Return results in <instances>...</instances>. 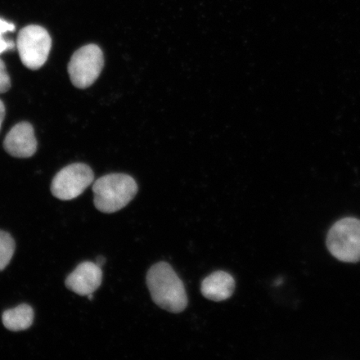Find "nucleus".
Segmentation results:
<instances>
[{
	"label": "nucleus",
	"mask_w": 360,
	"mask_h": 360,
	"mask_svg": "<svg viewBox=\"0 0 360 360\" xmlns=\"http://www.w3.org/2000/svg\"><path fill=\"white\" fill-rule=\"evenodd\" d=\"M146 283L153 301L161 309L174 314L186 309V288L169 264L160 262L153 265L147 273Z\"/></svg>",
	"instance_id": "obj_1"
},
{
	"label": "nucleus",
	"mask_w": 360,
	"mask_h": 360,
	"mask_svg": "<svg viewBox=\"0 0 360 360\" xmlns=\"http://www.w3.org/2000/svg\"><path fill=\"white\" fill-rule=\"evenodd\" d=\"M94 204L105 214L118 212L127 206L138 193L136 181L125 174H110L93 184Z\"/></svg>",
	"instance_id": "obj_2"
},
{
	"label": "nucleus",
	"mask_w": 360,
	"mask_h": 360,
	"mask_svg": "<svg viewBox=\"0 0 360 360\" xmlns=\"http://www.w3.org/2000/svg\"><path fill=\"white\" fill-rule=\"evenodd\" d=\"M326 245L334 257L343 262L360 260V220L349 217L337 221L328 231Z\"/></svg>",
	"instance_id": "obj_3"
},
{
	"label": "nucleus",
	"mask_w": 360,
	"mask_h": 360,
	"mask_svg": "<svg viewBox=\"0 0 360 360\" xmlns=\"http://www.w3.org/2000/svg\"><path fill=\"white\" fill-rule=\"evenodd\" d=\"M51 46V35L41 26H26L18 35L17 49L22 65L28 69H40L47 61Z\"/></svg>",
	"instance_id": "obj_4"
},
{
	"label": "nucleus",
	"mask_w": 360,
	"mask_h": 360,
	"mask_svg": "<svg viewBox=\"0 0 360 360\" xmlns=\"http://www.w3.org/2000/svg\"><path fill=\"white\" fill-rule=\"evenodd\" d=\"M105 58L101 49L96 44H88L80 48L70 58L68 71L72 84L76 88L86 89L100 77Z\"/></svg>",
	"instance_id": "obj_5"
},
{
	"label": "nucleus",
	"mask_w": 360,
	"mask_h": 360,
	"mask_svg": "<svg viewBox=\"0 0 360 360\" xmlns=\"http://www.w3.org/2000/svg\"><path fill=\"white\" fill-rule=\"evenodd\" d=\"M94 174L89 165L76 163L61 169L51 184V193L60 200H72L82 195L94 182Z\"/></svg>",
	"instance_id": "obj_6"
},
{
	"label": "nucleus",
	"mask_w": 360,
	"mask_h": 360,
	"mask_svg": "<svg viewBox=\"0 0 360 360\" xmlns=\"http://www.w3.org/2000/svg\"><path fill=\"white\" fill-rule=\"evenodd\" d=\"M103 272L96 263L83 262L67 277V289L80 296L94 294L102 283Z\"/></svg>",
	"instance_id": "obj_7"
},
{
	"label": "nucleus",
	"mask_w": 360,
	"mask_h": 360,
	"mask_svg": "<svg viewBox=\"0 0 360 360\" xmlns=\"http://www.w3.org/2000/svg\"><path fill=\"white\" fill-rule=\"evenodd\" d=\"M33 126L28 122L17 124L8 132L4 142V150L13 157H32L37 150Z\"/></svg>",
	"instance_id": "obj_8"
},
{
	"label": "nucleus",
	"mask_w": 360,
	"mask_h": 360,
	"mask_svg": "<svg viewBox=\"0 0 360 360\" xmlns=\"http://www.w3.org/2000/svg\"><path fill=\"white\" fill-rule=\"evenodd\" d=\"M235 290V278L224 271L211 274L201 283L202 295L214 302H221L231 298Z\"/></svg>",
	"instance_id": "obj_9"
},
{
	"label": "nucleus",
	"mask_w": 360,
	"mask_h": 360,
	"mask_svg": "<svg viewBox=\"0 0 360 360\" xmlns=\"http://www.w3.org/2000/svg\"><path fill=\"white\" fill-rule=\"evenodd\" d=\"M34 309L31 306L22 304L15 309H8L2 315V322L8 330L19 332L28 330L33 325Z\"/></svg>",
	"instance_id": "obj_10"
},
{
	"label": "nucleus",
	"mask_w": 360,
	"mask_h": 360,
	"mask_svg": "<svg viewBox=\"0 0 360 360\" xmlns=\"http://www.w3.org/2000/svg\"><path fill=\"white\" fill-rule=\"evenodd\" d=\"M15 251V240L10 233L0 231V272L10 264Z\"/></svg>",
	"instance_id": "obj_11"
},
{
	"label": "nucleus",
	"mask_w": 360,
	"mask_h": 360,
	"mask_svg": "<svg viewBox=\"0 0 360 360\" xmlns=\"http://www.w3.org/2000/svg\"><path fill=\"white\" fill-rule=\"evenodd\" d=\"M15 30V25L12 22L0 19V53L15 49V44L12 40L4 39V35Z\"/></svg>",
	"instance_id": "obj_12"
},
{
	"label": "nucleus",
	"mask_w": 360,
	"mask_h": 360,
	"mask_svg": "<svg viewBox=\"0 0 360 360\" xmlns=\"http://www.w3.org/2000/svg\"><path fill=\"white\" fill-rule=\"evenodd\" d=\"M11 87V80L8 75L6 64L0 58V94L6 93Z\"/></svg>",
	"instance_id": "obj_13"
},
{
	"label": "nucleus",
	"mask_w": 360,
	"mask_h": 360,
	"mask_svg": "<svg viewBox=\"0 0 360 360\" xmlns=\"http://www.w3.org/2000/svg\"><path fill=\"white\" fill-rule=\"evenodd\" d=\"M4 116H6V107H4V103L0 101V129H1Z\"/></svg>",
	"instance_id": "obj_14"
},
{
	"label": "nucleus",
	"mask_w": 360,
	"mask_h": 360,
	"mask_svg": "<svg viewBox=\"0 0 360 360\" xmlns=\"http://www.w3.org/2000/svg\"><path fill=\"white\" fill-rule=\"evenodd\" d=\"M106 262L105 258H103V256H98V257L96 259V264L98 265V266L102 267L103 264H105Z\"/></svg>",
	"instance_id": "obj_15"
}]
</instances>
